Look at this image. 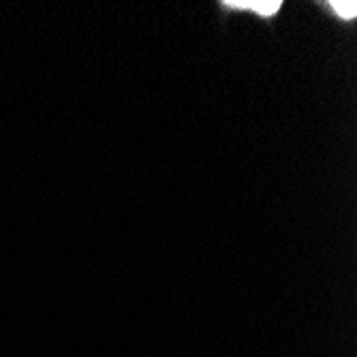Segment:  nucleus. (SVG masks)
I'll use <instances>...</instances> for the list:
<instances>
[{
  "label": "nucleus",
  "mask_w": 357,
  "mask_h": 357,
  "mask_svg": "<svg viewBox=\"0 0 357 357\" xmlns=\"http://www.w3.org/2000/svg\"><path fill=\"white\" fill-rule=\"evenodd\" d=\"M225 7H231V9H250L259 15H264V17H270L274 15L282 3L280 0H227Z\"/></svg>",
  "instance_id": "nucleus-1"
},
{
  "label": "nucleus",
  "mask_w": 357,
  "mask_h": 357,
  "mask_svg": "<svg viewBox=\"0 0 357 357\" xmlns=\"http://www.w3.org/2000/svg\"><path fill=\"white\" fill-rule=\"evenodd\" d=\"M330 7H334V11L344 20H353L357 15V3H355V0H347V3H344V0H332Z\"/></svg>",
  "instance_id": "nucleus-2"
}]
</instances>
